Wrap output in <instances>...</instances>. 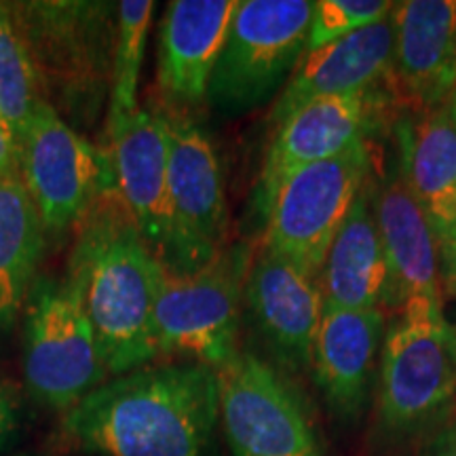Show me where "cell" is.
<instances>
[{"instance_id":"1","label":"cell","mask_w":456,"mask_h":456,"mask_svg":"<svg viewBox=\"0 0 456 456\" xmlns=\"http://www.w3.org/2000/svg\"><path fill=\"white\" fill-rule=\"evenodd\" d=\"M220 416L216 370L138 368L64 412L61 436L94 456H208Z\"/></svg>"},{"instance_id":"2","label":"cell","mask_w":456,"mask_h":456,"mask_svg":"<svg viewBox=\"0 0 456 456\" xmlns=\"http://www.w3.org/2000/svg\"><path fill=\"white\" fill-rule=\"evenodd\" d=\"M66 275L81 296L108 374H127L159 359L155 306L163 266L142 241L112 184L78 224Z\"/></svg>"},{"instance_id":"3","label":"cell","mask_w":456,"mask_h":456,"mask_svg":"<svg viewBox=\"0 0 456 456\" xmlns=\"http://www.w3.org/2000/svg\"><path fill=\"white\" fill-rule=\"evenodd\" d=\"M11 15L49 106L91 114L110 94L117 7L108 3H15ZM78 117V114H77Z\"/></svg>"},{"instance_id":"4","label":"cell","mask_w":456,"mask_h":456,"mask_svg":"<svg viewBox=\"0 0 456 456\" xmlns=\"http://www.w3.org/2000/svg\"><path fill=\"white\" fill-rule=\"evenodd\" d=\"M456 397V328L440 300L408 298L380 353L379 419L387 431L436 423Z\"/></svg>"},{"instance_id":"5","label":"cell","mask_w":456,"mask_h":456,"mask_svg":"<svg viewBox=\"0 0 456 456\" xmlns=\"http://www.w3.org/2000/svg\"><path fill=\"white\" fill-rule=\"evenodd\" d=\"M24 313L26 389L41 406L68 412L108 376L78 289L68 275L37 277Z\"/></svg>"},{"instance_id":"6","label":"cell","mask_w":456,"mask_h":456,"mask_svg":"<svg viewBox=\"0 0 456 456\" xmlns=\"http://www.w3.org/2000/svg\"><path fill=\"white\" fill-rule=\"evenodd\" d=\"M372 157L355 144L338 157L305 165L273 188L258 205L265 216V249L296 262L319 279L342 222L368 184Z\"/></svg>"},{"instance_id":"7","label":"cell","mask_w":456,"mask_h":456,"mask_svg":"<svg viewBox=\"0 0 456 456\" xmlns=\"http://www.w3.org/2000/svg\"><path fill=\"white\" fill-rule=\"evenodd\" d=\"M313 3L239 0L208 100L216 110L241 114L266 104L305 53Z\"/></svg>"},{"instance_id":"8","label":"cell","mask_w":456,"mask_h":456,"mask_svg":"<svg viewBox=\"0 0 456 456\" xmlns=\"http://www.w3.org/2000/svg\"><path fill=\"white\" fill-rule=\"evenodd\" d=\"M248 252L222 249L195 273L163 269L155 306L159 357H182L218 368L237 349Z\"/></svg>"},{"instance_id":"9","label":"cell","mask_w":456,"mask_h":456,"mask_svg":"<svg viewBox=\"0 0 456 456\" xmlns=\"http://www.w3.org/2000/svg\"><path fill=\"white\" fill-rule=\"evenodd\" d=\"M20 178L47 237L78 228L112 184L106 151H98L47 102L37 108L21 138Z\"/></svg>"},{"instance_id":"10","label":"cell","mask_w":456,"mask_h":456,"mask_svg":"<svg viewBox=\"0 0 456 456\" xmlns=\"http://www.w3.org/2000/svg\"><path fill=\"white\" fill-rule=\"evenodd\" d=\"M214 370L232 456H326L305 406L275 368L237 351Z\"/></svg>"},{"instance_id":"11","label":"cell","mask_w":456,"mask_h":456,"mask_svg":"<svg viewBox=\"0 0 456 456\" xmlns=\"http://www.w3.org/2000/svg\"><path fill=\"white\" fill-rule=\"evenodd\" d=\"M169 121L171 248L167 271L195 273L222 254L228 209L224 175L209 135L182 114Z\"/></svg>"},{"instance_id":"12","label":"cell","mask_w":456,"mask_h":456,"mask_svg":"<svg viewBox=\"0 0 456 456\" xmlns=\"http://www.w3.org/2000/svg\"><path fill=\"white\" fill-rule=\"evenodd\" d=\"M108 163L112 191L135 231L161 262L169 265V121L167 114L138 108L108 127Z\"/></svg>"},{"instance_id":"13","label":"cell","mask_w":456,"mask_h":456,"mask_svg":"<svg viewBox=\"0 0 456 456\" xmlns=\"http://www.w3.org/2000/svg\"><path fill=\"white\" fill-rule=\"evenodd\" d=\"M385 108L387 98L374 85L355 94L315 100L285 118L262 165L256 203L265 201L292 171L328 161L366 142Z\"/></svg>"},{"instance_id":"14","label":"cell","mask_w":456,"mask_h":456,"mask_svg":"<svg viewBox=\"0 0 456 456\" xmlns=\"http://www.w3.org/2000/svg\"><path fill=\"white\" fill-rule=\"evenodd\" d=\"M243 298L273 355L294 372L311 368L313 342L323 315L319 279L262 248L245 277Z\"/></svg>"},{"instance_id":"15","label":"cell","mask_w":456,"mask_h":456,"mask_svg":"<svg viewBox=\"0 0 456 456\" xmlns=\"http://www.w3.org/2000/svg\"><path fill=\"white\" fill-rule=\"evenodd\" d=\"M399 171L440 245L442 279L456 254V106L444 102L395 125Z\"/></svg>"},{"instance_id":"16","label":"cell","mask_w":456,"mask_h":456,"mask_svg":"<svg viewBox=\"0 0 456 456\" xmlns=\"http://www.w3.org/2000/svg\"><path fill=\"white\" fill-rule=\"evenodd\" d=\"M239 0H174L159 30L157 81L178 106L208 98L214 68L224 49Z\"/></svg>"},{"instance_id":"17","label":"cell","mask_w":456,"mask_h":456,"mask_svg":"<svg viewBox=\"0 0 456 456\" xmlns=\"http://www.w3.org/2000/svg\"><path fill=\"white\" fill-rule=\"evenodd\" d=\"M395 47L391 77L395 94L425 110L450 98L454 85L456 3L408 0L393 7Z\"/></svg>"},{"instance_id":"18","label":"cell","mask_w":456,"mask_h":456,"mask_svg":"<svg viewBox=\"0 0 456 456\" xmlns=\"http://www.w3.org/2000/svg\"><path fill=\"white\" fill-rule=\"evenodd\" d=\"M395 24L393 11L385 20L309 51L285 85L273 108V123L281 125L302 106L332 95H345L374 87L391 72Z\"/></svg>"},{"instance_id":"19","label":"cell","mask_w":456,"mask_h":456,"mask_svg":"<svg viewBox=\"0 0 456 456\" xmlns=\"http://www.w3.org/2000/svg\"><path fill=\"white\" fill-rule=\"evenodd\" d=\"M374 220L389 266L387 300L393 305L408 298L440 300V245L397 163L376 188Z\"/></svg>"},{"instance_id":"20","label":"cell","mask_w":456,"mask_h":456,"mask_svg":"<svg viewBox=\"0 0 456 456\" xmlns=\"http://www.w3.org/2000/svg\"><path fill=\"white\" fill-rule=\"evenodd\" d=\"M385 319L379 309L353 311L323 306L311 370L328 408L340 420L363 412Z\"/></svg>"},{"instance_id":"21","label":"cell","mask_w":456,"mask_h":456,"mask_svg":"<svg viewBox=\"0 0 456 456\" xmlns=\"http://www.w3.org/2000/svg\"><path fill=\"white\" fill-rule=\"evenodd\" d=\"M323 306L372 311L389 294V266L366 184L342 222L319 273Z\"/></svg>"},{"instance_id":"22","label":"cell","mask_w":456,"mask_h":456,"mask_svg":"<svg viewBox=\"0 0 456 456\" xmlns=\"http://www.w3.org/2000/svg\"><path fill=\"white\" fill-rule=\"evenodd\" d=\"M45 245L41 216L20 174L0 178V334L24 313Z\"/></svg>"},{"instance_id":"23","label":"cell","mask_w":456,"mask_h":456,"mask_svg":"<svg viewBox=\"0 0 456 456\" xmlns=\"http://www.w3.org/2000/svg\"><path fill=\"white\" fill-rule=\"evenodd\" d=\"M41 83L32 57L17 30L9 4L0 3V123L21 144L37 108L43 104Z\"/></svg>"},{"instance_id":"24","label":"cell","mask_w":456,"mask_h":456,"mask_svg":"<svg viewBox=\"0 0 456 456\" xmlns=\"http://www.w3.org/2000/svg\"><path fill=\"white\" fill-rule=\"evenodd\" d=\"M155 3L123 0L117 4V45H114L108 127H114L138 110L140 72L144 64L146 41Z\"/></svg>"},{"instance_id":"25","label":"cell","mask_w":456,"mask_h":456,"mask_svg":"<svg viewBox=\"0 0 456 456\" xmlns=\"http://www.w3.org/2000/svg\"><path fill=\"white\" fill-rule=\"evenodd\" d=\"M395 4L387 0H319L313 3L306 49L315 51L391 15Z\"/></svg>"},{"instance_id":"26","label":"cell","mask_w":456,"mask_h":456,"mask_svg":"<svg viewBox=\"0 0 456 456\" xmlns=\"http://www.w3.org/2000/svg\"><path fill=\"white\" fill-rule=\"evenodd\" d=\"M17 420H20V412H17V402L11 395V391L0 380V448L7 444L17 429Z\"/></svg>"},{"instance_id":"27","label":"cell","mask_w":456,"mask_h":456,"mask_svg":"<svg viewBox=\"0 0 456 456\" xmlns=\"http://www.w3.org/2000/svg\"><path fill=\"white\" fill-rule=\"evenodd\" d=\"M20 174V144L13 134L0 123V178Z\"/></svg>"},{"instance_id":"28","label":"cell","mask_w":456,"mask_h":456,"mask_svg":"<svg viewBox=\"0 0 456 456\" xmlns=\"http://www.w3.org/2000/svg\"><path fill=\"white\" fill-rule=\"evenodd\" d=\"M420 456H456V429L442 436L433 446Z\"/></svg>"},{"instance_id":"29","label":"cell","mask_w":456,"mask_h":456,"mask_svg":"<svg viewBox=\"0 0 456 456\" xmlns=\"http://www.w3.org/2000/svg\"><path fill=\"white\" fill-rule=\"evenodd\" d=\"M444 283L448 285L450 292H456V254H454V265H452V269H450L448 275L444 277Z\"/></svg>"},{"instance_id":"30","label":"cell","mask_w":456,"mask_h":456,"mask_svg":"<svg viewBox=\"0 0 456 456\" xmlns=\"http://www.w3.org/2000/svg\"><path fill=\"white\" fill-rule=\"evenodd\" d=\"M446 102H450V104L456 106V57H454V85H452V94H450V98Z\"/></svg>"},{"instance_id":"31","label":"cell","mask_w":456,"mask_h":456,"mask_svg":"<svg viewBox=\"0 0 456 456\" xmlns=\"http://www.w3.org/2000/svg\"><path fill=\"white\" fill-rule=\"evenodd\" d=\"M13 456H49V454H13Z\"/></svg>"}]
</instances>
